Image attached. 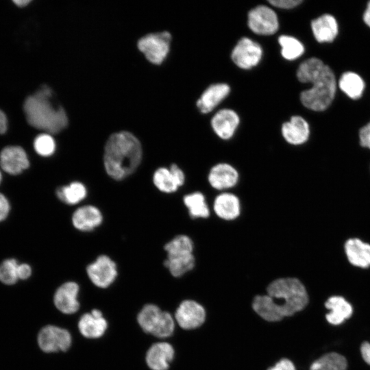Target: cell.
Instances as JSON below:
<instances>
[{
    "mask_svg": "<svg viewBox=\"0 0 370 370\" xmlns=\"http://www.w3.org/2000/svg\"><path fill=\"white\" fill-rule=\"evenodd\" d=\"M267 295L254 297L251 308L262 319L278 322L303 310L308 304L309 295L304 284L293 277L280 278L267 287Z\"/></svg>",
    "mask_w": 370,
    "mask_h": 370,
    "instance_id": "obj_1",
    "label": "cell"
},
{
    "mask_svg": "<svg viewBox=\"0 0 370 370\" xmlns=\"http://www.w3.org/2000/svg\"><path fill=\"white\" fill-rule=\"evenodd\" d=\"M142 147L139 140L128 132L114 133L108 138L104 149L103 163L108 175L121 180L139 166Z\"/></svg>",
    "mask_w": 370,
    "mask_h": 370,
    "instance_id": "obj_2",
    "label": "cell"
},
{
    "mask_svg": "<svg viewBox=\"0 0 370 370\" xmlns=\"http://www.w3.org/2000/svg\"><path fill=\"white\" fill-rule=\"evenodd\" d=\"M52 90L42 86L34 95L28 96L23 103V110L28 123L49 134H57L68 125L64 108L53 101Z\"/></svg>",
    "mask_w": 370,
    "mask_h": 370,
    "instance_id": "obj_3",
    "label": "cell"
},
{
    "mask_svg": "<svg viewBox=\"0 0 370 370\" xmlns=\"http://www.w3.org/2000/svg\"><path fill=\"white\" fill-rule=\"evenodd\" d=\"M312 86L300 94L304 106L316 112L326 110L334 99L337 82L330 67L325 65L321 73L311 83Z\"/></svg>",
    "mask_w": 370,
    "mask_h": 370,
    "instance_id": "obj_4",
    "label": "cell"
},
{
    "mask_svg": "<svg viewBox=\"0 0 370 370\" xmlns=\"http://www.w3.org/2000/svg\"><path fill=\"white\" fill-rule=\"evenodd\" d=\"M140 329L156 338H166L173 335L175 320L171 313L153 304H145L137 314Z\"/></svg>",
    "mask_w": 370,
    "mask_h": 370,
    "instance_id": "obj_5",
    "label": "cell"
},
{
    "mask_svg": "<svg viewBox=\"0 0 370 370\" xmlns=\"http://www.w3.org/2000/svg\"><path fill=\"white\" fill-rule=\"evenodd\" d=\"M38 345L45 353L66 352L72 345V336L66 329L54 325H47L38 334Z\"/></svg>",
    "mask_w": 370,
    "mask_h": 370,
    "instance_id": "obj_6",
    "label": "cell"
},
{
    "mask_svg": "<svg viewBox=\"0 0 370 370\" xmlns=\"http://www.w3.org/2000/svg\"><path fill=\"white\" fill-rule=\"evenodd\" d=\"M171 40L168 32L150 34L141 38L138 42L139 50L153 64H161L166 57Z\"/></svg>",
    "mask_w": 370,
    "mask_h": 370,
    "instance_id": "obj_7",
    "label": "cell"
},
{
    "mask_svg": "<svg viewBox=\"0 0 370 370\" xmlns=\"http://www.w3.org/2000/svg\"><path fill=\"white\" fill-rule=\"evenodd\" d=\"M249 28L255 34L262 36L274 34L279 28L276 13L269 7L260 5L248 13Z\"/></svg>",
    "mask_w": 370,
    "mask_h": 370,
    "instance_id": "obj_8",
    "label": "cell"
},
{
    "mask_svg": "<svg viewBox=\"0 0 370 370\" xmlns=\"http://www.w3.org/2000/svg\"><path fill=\"white\" fill-rule=\"evenodd\" d=\"M174 319L179 326L186 330H194L201 326L206 318V310L199 303L186 299L176 308Z\"/></svg>",
    "mask_w": 370,
    "mask_h": 370,
    "instance_id": "obj_9",
    "label": "cell"
},
{
    "mask_svg": "<svg viewBox=\"0 0 370 370\" xmlns=\"http://www.w3.org/2000/svg\"><path fill=\"white\" fill-rule=\"evenodd\" d=\"M86 273L95 286L106 288L117 276L116 265L108 256L101 255L86 267Z\"/></svg>",
    "mask_w": 370,
    "mask_h": 370,
    "instance_id": "obj_10",
    "label": "cell"
},
{
    "mask_svg": "<svg viewBox=\"0 0 370 370\" xmlns=\"http://www.w3.org/2000/svg\"><path fill=\"white\" fill-rule=\"evenodd\" d=\"M262 56L261 46L251 39L243 37L233 49L231 58L239 68L250 69L260 62Z\"/></svg>",
    "mask_w": 370,
    "mask_h": 370,
    "instance_id": "obj_11",
    "label": "cell"
},
{
    "mask_svg": "<svg viewBox=\"0 0 370 370\" xmlns=\"http://www.w3.org/2000/svg\"><path fill=\"white\" fill-rule=\"evenodd\" d=\"M79 291L78 284L69 281L61 284L53 295V304L62 313L72 314L79 309V301L77 299Z\"/></svg>",
    "mask_w": 370,
    "mask_h": 370,
    "instance_id": "obj_12",
    "label": "cell"
},
{
    "mask_svg": "<svg viewBox=\"0 0 370 370\" xmlns=\"http://www.w3.org/2000/svg\"><path fill=\"white\" fill-rule=\"evenodd\" d=\"M0 166L5 173L16 175L28 169L29 161L21 147L10 145L5 147L0 152Z\"/></svg>",
    "mask_w": 370,
    "mask_h": 370,
    "instance_id": "obj_13",
    "label": "cell"
},
{
    "mask_svg": "<svg viewBox=\"0 0 370 370\" xmlns=\"http://www.w3.org/2000/svg\"><path fill=\"white\" fill-rule=\"evenodd\" d=\"M108 327V323L103 316V312L97 308L82 314L77 323L79 333L88 339L101 338L106 333Z\"/></svg>",
    "mask_w": 370,
    "mask_h": 370,
    "instance_id": "obj_14",
    "label": "cell"
},
{
    "mask_svg": "<svg viewBox=\"0 0 370 370\" xmlns=\"http://www.w3.org/2000/svg\"><path fill=\"white\" fill-rule=\"evenodd\" d=\"M185 181L183 171L175 164H172L169 169L160 167L156 170L153 182L156 187L162 192L171 193L175 192Z\"/></svg>",
    "mask_w": 370,
    "mask_h": 370,
    "instance_id": "obj_15",
    "label": "cell"
},
{
    "mask_svg": "<svg viewBox=\"0 0 370 370\" xmlns=\"http://www.w3.org/2000/svg\"><path fill=\"white\" fill-rule=\"evenodd\" d=\"M175 356V349L171 344L157 342L152 344L145 354L147 366L151 370H168Z\"/></svg>",
    "mask_w": 370,
    "mask_h": 370,
    "instance_id": "obj_16",
    "label": "cell"
},
{
    "mask_svg": "<svg viewBox=\"0 0 370 370\" xmlns=\"http://www.w3.org/2000/svg\"><path fill=\"white\" fill-rule=\"evenodd\" d=\"M238 171L227 163H219L213 166L208 175L210 185L218 190H223L236 186L238 182Z\"/></svg>",
    "mask_w": 370,
    "mask_h": 370,
    "instance_id": "obj_17",
    "label": "cell"
},
{
    "mask_svg": "<svg viewBox=\"0 0 370 370\" xmlns=\"http://www.w3.org/2000/svg\"><path fill=\"white\" fill-rule=\"evenodd\" d=\"M239 123L238 114L228 108L219 110L211 119L213 131L223 140H228L234 136Z\"/></svg>",
    "mask_w": 370,
    "mask_h": 370,
    "instance_id": "obj_18",
    "label": "cell"
},
{
    "mask_svg": "<svg viewBox=\"0 0 370 370\" xmlns=\"http://www.w3.org/2000/svg\"><path fill=\"white\" fill-rule=\"evenodd\" d=\"M324 305L329 310L325 314V319L332 325H341L350 319L354 313V308L351 303L341 295L330 296L326 299Z\"/></svg>",
    "mask_w": 370,
    "mask_h": 370,
    "instance_id": "obj_19",
    "label": "cell"
},
{
    "mask_svg": "<svg viewBox=\"0 0 370 370\" xmlns=\"http://www.w3.org/2000/svg\"><path fill=\"white\" fill-rule=\"evenodd\" d=\"M282 135L284 140L293 145L305 143L309 138L310 126L300 116H293L282 126Z\"/></svg>",
    "mask_w": 370,
    "mask_h": 370,
    "instance_id": "obj_20",
    "label": "cell"
},
{
    "mask_svg": "<svg viewBox=\"0 0 370 370\" xmlns=\"http://www.w3.org/2000/svg\"><path fill=\"white\" fill-rule=\"evenodd\" d=\"M344 249L351 264L362 269L370 267V244L360 238H352L345 242Z\"/></svg>",
    "mask_w": 370,
    "mask_h": 370,
    "instance_id": "obj_21",
    "label": "cell"
},
{
    "mask_svg": "<svg viewBox=\"0 0 370 370\" xmlns=\"http://www.w3.org/2000/svg\"><path fill=\"white\" fill-rule=\"evenodd\" d=\"M241 202L234 194L224 192L219 194L213 202V210L216 215L223 220L232 221L241 214Z\"/></svg>",
    "mask_w": 370,
    "mask_h": 370,
    "instance_id": "obj_22",
    "label": "cell"
},
{
    "mask_svg": "<svg viewBox=\"0 0 370 370\" xmlns=\"http://www.w3.org/2000/svg\"><path fill=\"white\" fill-rule=\"evenodd\" d=\"M230 87L225 83H218L208 86L197 101V106L201 113L207 114L213 110L230 93Z\"/></svg>",
    "mask_w": 370,
    "mask_h": 370,
    "instance_id": "obj_23",
    "label": "cell"
},
{
    "mask_svg": "<svg viewBox=\"0 0 370 370\" xmlns=\"http://www.w3.org/2000/svg\"><path fill=\"white\" fill-rule=\"evenodd\" d=\"M311 29L314 38L319 42H331L338 35L336 19L330 14H324L311 21Z\"/></svg>",
    "mask_w": 370,
    "mask_h": 370,
    "instance_id": "obj_24",
    "label": "cell"
},
{
    "mask_svg": "<svg viewBox=\"0 0 370 370\" xmlns=\"http://www.w3.org/2000/svg\"><path fill=\"white\" fill-rule=\"evenodd\" d=\"M100 210L93 206H84L77 209L73 214V226L81 231H91L102 222Z\"/></svg>",
    "mask_w": 370,
    "mask_h": 370,
    "instance_id": "obj_25",
    "label": "cell"
},
{
    "mask_svg": "<svg viewBox=\"0 0 370 370\" xmlns=\"http://www.w3.org/2000/svg\"><path fill=\"white\" fill-rule=\"evenodd\" d=\"M338 85L341 91L352 99L360 98L365 88L363 79L352 71L343 73L338 79Z\"/></svg>",
    "mask_w": 370,
    "mask_h": 370,
    "instance_id": "obj_26",
    "label": "cell"
},
{
    "mask_svg": "<svg viewBox=\"0 0 370 370\" xmlns=\"http://www.w3.org/2000/svg\"><path fill=\"white\" fill-rule=\"evenodd\" d=\"M347 360L343 355L336 352H330L314 360L309 370H347Z\"/></svg>",
    "mask_w": 370,
    "mask_h": 370,
    "instance_id": "obj_27",
    "label": "cell"
},
{
    "mask_svg": "<svg viewBox=\"0 0 370 370\" xmlns=\"http://www.w3.org/2000/svg\"><path fill=\"white\" fill-rule=\"evenodd\" d=\"M164 265L172 276L180 278L195 267V258L193 254L167 256L164 261Z\"/></svg>",
    "mask_w": 370,
    "mask_h": 370,
    "instance_id": "obj_28",
    "label": "cell"
},
{
    "mask_svg": "<svg viewBox=\"0 0 370 370\" xmlns=\"http://www.w3.org/2000/svg\"><path fill=\"white\" fill-rule=\"evenodd\" d=\"M183 201L192 218L206 219L210 216L209 207L205 196L201 192H193L186 195Z\"/></svg>",
    "mask_w": 370,
    "mask_h": 370,
    "instance_id": "obj_29",
    "label": "cell"
},
{
    "mask_svg": "<svg viewBox=\"0 0 370 370\" xmlns=\"http://www.w3.org/2000/svg\"><path fill=\"white\" fill-rule=\"evenodd\" d=\"M326 64L317 58H310L302 62L296 73L298 80L302 83H311L323 71Z\"/></svg>",
    "mask_w": 370,
    "mask_h": 370,
    "instance_id": "obj_30",
    "label": "cell"
},
{
    "mask_svg": "<svg viewBox=\"0 0 370 370\" xmlns=\"http://www.w3.org/2000/svg\"><path fill=\"white\" fill-rule=\"evenodd\" d=\"M57 197L67 204H76L86 196L85 186L79 182H74L69 185L60 186L56 191Z\"/></svg>",
    "mask_w": 370,
    "mask_h": 370,
    "instance_id": "obj_31",
    "label": "cell"
},
{
    "mask_svg": "<svg viewBox=\"0 0 370 370\" xmlns=\"http://www.w3.org/2000/svg\"><path fill=\"white\" fill-rule=\"evenodd\" d=\"M278 42L281 47V54L287 60H296L304 53V45L293 36L282 35L278 38Z\"/></svg>",
    "mask_w": 370,
    "mask_h": 370,
    "instance_id": "obj_32",
    "label": "cell"
},
{
    "mask_svg": "<svg viewBox=\"0 0 370 370\" xmlns=\"http://www.w3.org/2000/svg\"><path fill=\"white\" fill-rule=\"evenodd\" d=\"M167 256H175L193 254L194 243L186 235H178L168 242L164 247Z\"/></svg>",
    "mask_w": 370,
    "mask_h": 370,
    "instance_id": "obj_33",
    "label": "cell"
},
{
    "mask_svg": "<svg viewBox=\"0 0 370 370\" xmlns=\"http://www.w3.org/2000/svg\"><path fill=\"white\" fill-rule=\"evenodd\" d=\"M18 262L14 258L6 259L0 264V281L7 285H12L18 280Z\"/></svg>",
    "mask_w": 370,
    "mask_h": 370,
    "instance_id": "obj_34",
    "label": "cell"
},
{
    "mask_svg": "<svg viewBox=\"0 0 370 370\" xmlns=\"http://www.w3.org/2000/svg\"><path fill=\"white\" fill-rule=\"evenodd\" d=\"M34 148L36 153L43 157L51 156L56 149V143L53 137L47 133L37 136L34 141Z\"/></svg>",
    "mask_w": 370,
    "mask_h": 370,
    "instance_id": "obj_35",
    "label": "cell"
},
{
    "mask_svg": "<svg viewBox=\"0 0 370 370\" xmlns=\"http://www.w3.org/2000/svg\"><path fill=\"white\" fill-rule=\"evenodd\" d=\"M268 2L274 7L281 9H292L301 3V0H269Z\"/></svg>",
    "mask_w": 370,
    "mask_h": 370,
    "instance_id": "obj_36",
    "label": "cell"
},
{
    "mask_svg": "<svg viewBox=\"0 0 370 370\" xmlns=\"http://www.w3.org/2000/svg\"><path fill=\"white\" fill-rule=\"evenodd\" d=\"M359 140L362 147L370 149V122L360 128Z\"/></svg>",
    "mask_w": 370,
    "mask_h": 370,
    "instance_id": "obj_37",
    "label": "cell"
},
{
    "mask_svg": "<svg viewBox=\"0 0 370 370\" xmlns=\"http://www.w3.org/2000/svg\"><path fill=\"white\" fill-rule=\"evenodd\" d=\"M267 370H297L294 363L288 358H283Z\"/></svg>",
    "mask_w": 370,
    "mask_h": 370,
    "instance_id": "obj_38",
    "label": "cell"
},
{
    "mask_svg": "<svg viewBox=\"0 0 370 370\" xmlns=\"http://www.w3.org/2000/svg\"><path fill=\"white\" fill-rule=\"evenodd\" d=\"M10 205L6 197L0 193V222L5 220L9 214Z\"/></svg>",
    "mask_w": 370,
    "mask_h": 370,
    "instance_id": "obj_39",
    "label": "cell"
},
{
    "mask_svg": "<svg viewBox=\"0 0 370 370\" xmlns=\"http://www.w3.org/2000/svg\"><path fill=\"white\" fill-rule=\"evenodd\" d=\"M32 274L31 267L25 263L18 264L17 268V275L20 280H27Z\"/></svg>",
    "mask_w": 370,
    "mask_h": 370,
    "instance_id": "obj_40",
    "label": "cell"
},
{
    "mask_svg": "<svg viewBox=\"0 0 370 370\" xmlns=\"http://www.w3.org/2000/svg\"><path fill=\"white\" fill-rule=\"evenodd\" d=\"M360 353L365 362L370 366V342L364 341L361 343Z\"/></svg>",
    "mask_w": 370,
    "mask_h": 370,
    "instance_id": "obj_41",
    "label": "cell"
},
{
    "mask_svg": "<svg viewBox=\"0 0 370 370\" xmlns=\"http://www.w3.org/2000/svg\"><path fill=\"white\" fill-rule=\"evenodd\" d=\"M8 130V119L5 114L0 109V134H3Z\"/></svg>",
    "mask_w": 370,
    "mask_h": 370,
    "instance_id": "obj_42",
    "label": "cell"
},
{
    "mask_svg": "<svg viewBox=\"0 0 370 370\" xmlns=\"http://www.w3.org/2000/svg\"><path fill=\"white\" fill-rule=\"evenodd\" d=\"M363 21L365 23L370 27V1L367 5V8L363 14Z\"/></svg>",
    "mask_w": 370,
    "mask_h": 370,
    "instance_id": "obj_43",
    "label": "cell"
},
{
    "mask_svg": "<svg viewBox=\"0 0 370 370\" xmlns=\"http://www.w3.org/2000/svg\"><path fill=\"white\" fill-rule=\"evenodd\" d=\"M31 1L29 0H15L13 1V3L18 7L23 8L27 6L30 3Z\"/></svg>",
    "mask_w": 370,
    "mask_h": 370,
    "instance_id": "obj_44",
    "label": "cell"
},
{
    "mask_svg": "<svg viewBox=\"0 0 370 370\" xmlns=\"http://www.w3.org/2000/svg\"><path fill=\"white\" fill-rule=\"evenodd\" d=\"M1 180H2V174H1V170H0V184L1 182Z\"/></svg>",
    "mask_w": 370,
    "mask_h": 370,
    "instance_id": "obj_45",
    "label": "cell"
}]
</instances>
